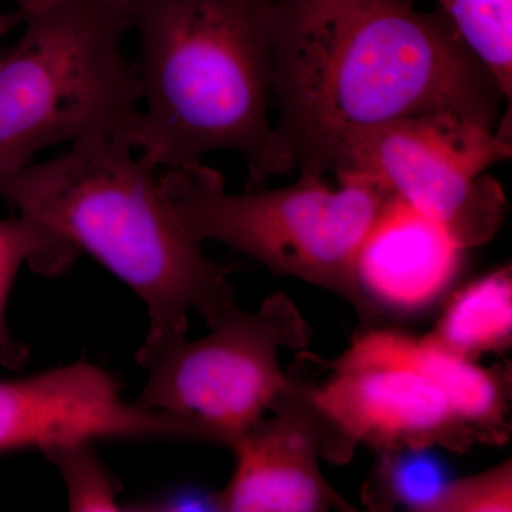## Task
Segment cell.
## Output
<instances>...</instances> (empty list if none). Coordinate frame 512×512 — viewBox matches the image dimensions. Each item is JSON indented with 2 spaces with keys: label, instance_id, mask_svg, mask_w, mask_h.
<instances>
[{
  "label": "cell",
  "instance_id": "6da1fadb",
  "mask_svg": "<svg viewBox=\"0 0 512 512\" xmlns=\"http://www.w3.org/2000/svg\"><path fill=\"white\" fill-rule=\"evenodd\" d=\"M279 136L303 175L355 131L450 111L497 131L504 96L440 12L397 0H274Z\"/></svg>",
  "mask_w": 512,
  "mask_h": 512
},
{
  "label": "cell",
  "instance_id": "7a4b0ae2",
  "mask_svg": "<svg viewBox=\"0 0 512 512\" xmlns=\"http://www.w3.org/2000/svg\"><path fill=\"white\" fill-rule=\"evenodd\" d=\"M136 35L137 153L156 170L237 153L248 187L296 170L269 119L274 0H119Z\"/></svg>",
  "mask_w": 512,
  "mask_h": 512
},
{
  "label": "cell",
  "instance_id": "3957f363",
  "mask_svg": "<svg viewBox=\"0 0 512 512\" xmlns=\"http://www.w3.org/2000/svg\"><path fill=\"white\" fill-rule=\"evenodd\" d=\"M19 214L60 232L146 305V340L187 336L191 312L208 326L237 305L231 268L205 255L165 197L156 168L119 138L73 144L0 185Z\"/></svg>",
  "mask_w": 512,
  "mask_h": 512
},
{
  "label": "cell",
  "instance_id": "277c9868",
  "mask_svg": "<svg viewBox=\"0 0 512 512\" xmlns=\"http://www.w3.org/2000/svg\"><path fill=\"white\" fill-rule=\"evenodd\" d=\"M0 52V185L47 148L119 138L137 150L141 94L119 0H28Z\"/></svg>",
  "mask_w": 512,
  "mask_h": 512
},
{
  "label": "cell",
  "instance_id": "5b68a950",
  "mask_svg": "<svg viewBox=\"0 0 512 512\" xmlns=\"http://www.w3.org/2000/svg\"><path fill=\"white\" fill-rule=\"evenodd\" d=\"M165 197L195 241H215L255 259L272 274L291 276L345 299L363 325L380 313L357 285V252L390 194L362 175H303L286 187L227 190L204 163L158 175Z\"/></svg>",
  "mask_w": 512,
  "mask_h": 512
},
{
  "label": "cell",
  "instance_id": "8992f818",
  "mask_svg": "<svg viewBox=\"0 0 512 512\" xmlns=\"http://www.w3.org/2000/svg\"><path fill=\"white\" fill-rule=\"evenodd\" d=\"M210 328L197 340L144 342L136 362L147 380L136 403L191 421L208 443L228 446L268 414L288 386L281 349L306 348L312 330L285 293L269 296L255 312L237 303Z\"/></svg>",
  "mask_w": 512,
  "mask_h": 512
},
{
  "label": "cell",
  "instance_id": "52a82bcc",
  "mask_svg": "<svg viewBox=\"0 0 512 512\" xmlns=\"http://www.w3.org/2000/svg\"><path fill=\"white\" fill-rule=\"evenodd\" d=\"M511 140L450 111L417 114L350 133L333 173L362 175L453 229L467 249L497 234L507 212L488 168L510 160Z\"/></svg>",
  "mask_w": 512,
  "mask_h": 512
},
{
  "label": "cell",
  "instance_id": "ba28073f",
  "mask_svg": "<svg viewBox=\"0 0 512 512\" xmlns=\"http://www.w3.org/2000/svg\"><path fill=\"white\" fill-rule=\"evenodd\" d=\"M228 447L234 473L214 494L215 511H356L320 470V458L345 464L352 456L312 399L309 383L291 376L269 413Z\"/></svg>",
  "mask_w": 512,
  "mask_h": 512
},
{
  "label": "cell",
  "instance_id": "9c48e42d",
  "mask_svg": "<svg viewBox=\"0 0 512 512\" xmlns=\"http://www.w3.org/2000/svg\"><path fill=\"white\" fill-rule=\"evenodd\" d=\"M104 439L205 441L191 421L127 403L113 376L82 360L0 380V453Z\"/></svg>",
  "mask_w": 512,
  "mask_h": 512
},
{
  "label": "cell",
  "instance_id": "30bf717a",
  "mask_svg": "<svg viewBox=\"0 0 512 512\" xmlns=\"http://www.w3.org/2000/svg\"><path fill=\"white\" fill-rule=\"evenodd\" d=\"M332 375L309 384L312 399L350 456L357 444L390 450H468L476 434L436 380L396 362L326 365Z\"/></svg>",
  "mask_w": 512,
  "mask_h": 512
},
{
  "label": "cell",
  "instance_id": "8fae6325",
  "mask_svg": "<svg viewBox=\"0 0 512 512\" xmlns=\"http://www.w3.org/2000/svg\"><path fill=\"white\" fill-rule=\"evenodd\" d=\"M467 251L447 224L389 195L357 252V285L380 313L423 311L453 284Z\"/></svg>",
  "mask_w": 512,
  "mask_h": 512
},
{
  "label": "cell",
  "instance_id": "7c38bea8",
  "mask_svg": "<svg viewBox=\"0 0 512 512\" xmlns=\"http://www.w3.org/2000/svg\"><path fill=\"white\" fill-rule=\"evenodd\" d=\"M396 362L417 367L443 387L457 412L476 434L478 443L503 444L510 436L511 370L485 369L473 360L453 355L426 336L365 326L348 349L329 365Z\"/></svg>",
  "mask_w": 512,
  "mask_h": 512
},
{
  "label": "cell",
  "instance_id": "4fadbf2b",
  "mask_svg": "<svg viewBox=\"0 0 512 512\" xmlns=\"http://www.w3.org/2000/svg\"><path fill=\"white\" fill-rule=\"evenodd\" d=\"M426 338L439 348L476 362L512 342V272L501 266L454 293Z\"/></svg>",
  "mask_w": 512,
  "mask_h": 512
},
{
  "label": "cell",
  "instance_id": "5bb4252c",
  "mask_svg": "<svg viewBox=\"0 0 512 512\" xmlns=\"http://www.w3.org/2000/svg\"><path fill=\"white\" fill-rule=\"evenodd\" d=\"M79 249L60 232L28 215L0 218V360L8 367L28 362V349L13 340L6 306L23 265L39 274L56 276L72 265Z\"/></svg>",
  "mask_w": 512,
  "mask_h": 512
},
{
  "label": "cell",
  "instance_id": "9a60e30c",
  "mask_svg": "<svg viewBox=\"0 0 512 512\" xmlns=\"http://www.w3.org/2000/svg\"><path fill=\"white\" fill-rule=\"evenodd\" d=\"M410 3L414 0H397ZM508 101L512 99V0H434Z\"/></svg>",
  "mask_w": 512,
  "mask_h": 512
},
{
  "label": "cell",
  "instance_id": "2e32d148",
  "mask_svg": "<svg viewBox=\"0 0 512 512\" xmlns=\"http://www.w3.org/2000/svg\"><path fill=\"white\" fill-rule=\"evenodd\" d=\"M379 456L375 477L365 495L367 504L377 510L400 505L429 512L450 481L430 448L382 451Z\"/></svg>",
  "mask_w": 512,
  "mask_h": 512
},
{
  "label": "cell",
  "instance_id": "e0dca14e",
  "mask_svg": "<svg viewBox=\"0 0 512 512\" xmlns=\"http://www.w3.org/2000/svg\"><path fill=\"white\" fill-rule=\"evenodd\" d=\"M45 456L62 474L70 511H121V485L93 450V441H72L46 448Z\"/></svg>",
  "mask_w": 512,
  "mask_h": 512
},
{
  "label": "cell",
  "instance_id": "ac0fdd59",
  "mask_svg": "<svg viewBox=\"0 0 512 512\" xmlns=\"http://www.w3.org/2000/svg\"><path fill=\"white\" fill-rule=\"evenodd\" d=\"M512 511V463L474 476L450 480L429 512H510Z\"/></svg>",
  "mask_w": 512,
  "mask_h": 512
},
{
  "label": "cell",
  "instance_id": "d6986e66",
  "mask_svg": "<svg viewBox=\"0 0 512 512\" xmlns=\"http://www.w3.org/2000/svg\"><path fill=\"white\" fill-rule=\"evenodd\" d=\"M22 10L16 8L13 12L0 13V39L3 36L8 35L10 30L16 28V26L22 25Z\"/></svg>",
  "mask_w": 512,
  "mask_h": 512
},
{
  "label": "cell",
  "instance_id": "ffe728a7",
  "mask_svg": "<svg viewBox=\"0 0 512 512\" xmlns=\"http://www.w3.org/2000/svg\"><path fill=\"white\" fill-rule=\"evenodd\" d=\"M28 2V0H15L16 6L20 8V6L25 5V3Z\"/></svg>",
  "mask_w": 512,
  "mask_h": 512
}]
</instances>
